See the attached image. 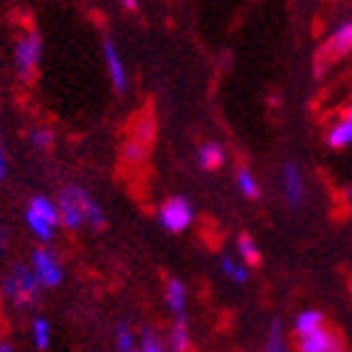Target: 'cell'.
<instances>
[{"mask_svg": "<svg viewBox=\"0 0 352 352\" xmlns=\"http://www.w3.org/2000/svg\"><path fill=\"white\" fill-rule=\"evenodd\" d=\"M41 282H38L36 272L28 264H15L10 274L3 282V294L13 302L18 309H28L38 302V292H41Z\"/></svg>", "mask_w": 352, "mask_h": 352, "instance_id": "6da1fadb", "label": "cell"}, {"mask_svg": "<svg viewBox=\"0 0 352 352\" xmlns=\"http://www.w3.org/2000/svg\"><path fill=\"white\" fill-rule=\"evenodd\" d=\"M41 56H43V38L36 28H28L15 43V71L21 76V81H33L41 66Z\"/></svg>", "mask_w": 352, "mask_h": 352, "instance_id": "7a4b0ae2", "label": "cell"}, {"mask_svg": "<svg viewBox=\"0 0 352 352\" xmlns=\"http://www.w3.org/2000/svg\"><path fill=\"white\" fill-rule=\"evenodd\" d=\"M279 191H282V199L287 201V206L292 209H300L307 201V179H305V171L297 162H285L282 164V171H279Z\"/></svg>", "mask_w": 352, "mask_h": 352, "instance_id": "3957f363", "label": "cell"}, {"mask_svg": "<svg viewBox=\"0 0 352 352\" xmlns=\"http://www.w3.org/2000/svg\"><path fill=\"white\" fill-rule=\"evenodd\" d=\"M159 224L171 234H182L194 224V206L186 197H169L159 206Z\"/></svg>", "mask_w": 352, "mask_h": 352, "instance_id": "277c9868", "label": "cell"}, {"mask_svg": "<svg viewBox=\"0 0 352 352\" xmlns=\"http://www.w3.org/2000/svg\"><path fill=\"white\" fill-rule=\"evenodd\" d=\"M294 352H347L345 340L338 330L332 327H320L312 335H305V338H297V345Z\"/></svg>", "mask_w": 352, "mask_h": 352, "instance_id": "5b68a950", "label": "cell"}, {"mask_svg": "<svg viewBox=\"0 0 352 352\" xmlns=\"http://www.w3.org/2000/svg\"><path fill=\"white\" fill-rule=\"evenodd\" d=\"M58 212H60V227L78 232L86 224V214L81 204V186H66L58 197Z\"/></svg>", "mask_w": 352, "mask_h": 352, "instance_id": "8992f818", "label": "cell"}, {"mask_svg": "<svg viewBox=\"0 0 352 352\" xmlns=\"http://www.w3.org/2000/svg\"><path fill=\"white\" fill-rule=\"evenodd\" d=\"M103 63H106V71H109L113 91L126 94V88H129V71H126V63L121 58L118 45L111 38H103Z\"/></svg>", "mask_w": 352, "mask_h": 352, "instance_id": "52a82bcc", "label": "cell"}, {"mask_svg": "<svg viewBox=\"0 0 352 352\" xmlns=\"http://www.w3.org/2000/svg\"><path fill=\"white\" fill-rule=\"evenodd\" d=\"M33 272L43 287H58L63 282V267H60L58 257L43 247L33 252Z\"/></svg>", "mask_w": 352, "mask_h": 352, "instance_id": "ba28073f", "label": "cell"}, {"mask_svg": "<svg viewBox=\"0 0 352 352\" xmlns=\"http://www.w3.org/2000/svg\"><path fill=\"white\" fill-rule=\"evenodd\" d=\"M324 53L330 58H345L352 53V18L342 21L330 30V36L324 41Z\"/></svg>", "mask_w": 352, "mask_h": 352, "instance_id": "9c48e42d", "label": "cell"}, {"mask_svg": "<svg viewBox=\"0 0 352 352\" xmlns=\"http://www.w3.org/2000/svg\"><path fill=\"white\" fill-rule=\"evenodd\" d=\"M164 297H166V307L174 315V320H186V305H189V294H186V285L182 279L171 277L164 287Z\"/></svg>", "mask_w": 352, "mask_h": 352, "instance_id": "30bf717a", "label": "cell"}, {"mask_svg": "<svg viewBox=\"0 0 352 352\" xmlns=\"http://www.w3.org/2000/svg\"><path fill=\"white\" fill-rule=\"evenodd\" d=\"M324 141L330 148H347L352 146V118L347 113H342L340 118H335L324 133Z\"/></svg>", "mask_w": 352, "mask_h": 352, "instance_id": "8fae6325", "label": "cell"}, {"mask_svg": "<svg viewBox=\"0 0 352 352\" xmlns=\"http://www.w3.org/2000/svg\"><path fill=\"white\" fill-rule=\"evenodd\" d=\"M327 324V320H324V312H320V309H302V312H297L292 320V335L294 338H305V335H312V332H317L320 327H324Z\"/></svg>", "mask_w": 352, "mask_h": 352, "instance_id": "7c38bea8", "label": "cell"}, {"mask_svg": "<svg viewBox=\"0 0 352 352\" xmlns=\"http://www.w3.org/2000/svg\"><path fill=\"white\" fill-rule=\"evenodd\" d=\"M197 162L204 171L221 169V166H224V162H227V148H224V144H219V141H206V144H201V146H199Z\"/></svg>", "mask_w": 352, "mask_h": 352, "instance_id": "4fadbf2b", "label": "cell"}, {"mask_svg": "<svg viewBox=\"0 0 352 352\" xmlns=\"http://www.w3.org/2000/svg\"><path fill=\"white\" fill-rule=\"evenodd\" d=\"M262 352H294L289 340H287V327L282 320H272L270 327H267V338H264Z\"/></svg>", "mask_w": 352, "mask_h": 352, "instance_id": "5bb4252c", "label": "cell"}, {"mask_svg": "<svg viewBox=\"0 0 352 352\" xmlns=\"http://www.w3.org/2000/svg\"><path fill=\"white\" fill-rule=\"evenodd\" d=\"M219 270L221 274L232 282V285H247L250 282V264L242 262V259L236 257H229V254H221L219 257Z\"/></svg>", "mask_w": 352, "mask_h": 352, "instance_id": "9a60e30c", "label": "cell"}, {"mask_svg": "<svg viewBox=\"0 0 352 352\" xmlns=\"http://www.w3.org/2000/svg\"><path fill=\"white\" fill-rule=\"evenodd\" d=\"M234 184L242 197H247V199L262 197V186H259L257 176H254V171H252L250 166H239V169L234 171Z\"/></svg>", "mask_w": 352, "mask_h": 352, "instance_id": "2e32d148", "label": "cell"}, {"mask_svg": "<svg viewBox=\"0 0 352 352\" xmlns=\"http://www.w3.org/2000/svg\"><path fill=\"white\" fill-rule=\"evenodd\" d=\"M171 352H189L191 347V332H189V322L186 320H174L169 330V340H166Z\"/></svg>", "mask_w": 352, "mask_h": 352, "instance_id": "e0dca14e", "label": "cell"}, {"mask_svg": "<svg viewBox=\"0 0 352 352\" xmlns=\"http://www.w3.org/2000/svg\"><path fill=\"white\" fill-rule=\"evenodd\" d=\"M236 254H239L242 262L250 264V267L262 262V250H259V244L254 242V236H250V234L236 236Z\"/></svg>", "mask_w": 352, "mask_h": 352, "instance_id": "ac0fdd59", "label": "cell"}, {"mask_svg": "<svg viewBox=\"0 0 352 352\" xmlns=\"http://www.w3.org/2000/svg\"><path fill=\"white\" fill-rule=\"evenodd\" d=\"M116 350L118 352H141L136 332H133V327L126 322V320L116 324Z\"/></svg>", "mask_w": 352, "mask_h": 352, "instance_id": "d6986e66", "label": "cell"}, {"mask_svg": "<svg viewBox=\"0 0 352 352\" xmlns=\"http://www.w3.org/2000/svg\"><path fill=\"white\" fill-rule=\"evenodd\" d=\"M81 204H83V214H86V224H91L94 229H103V224H106L103 209L96 204L94 197L86 189H81Z\"/></svg>", "mask_w": 352, "mask_h": 352, "instance_id": "ffe728a7", "label": "cell"}, {"mask_svg": "<svg viewBox=\"0 0 352 352\" xmlns=\"http://www.w3.org/2000/svg\"><path fill=\"white\" fill-rule=\"evenodd\" d=\"M139 347H141V352H171L169 345H166V342H164L154 330H148V327L146 330H141Z\"/></svg>", "mask_w": 352, "mask_h": 352, "instance_id": "44dd1931", "label": "cell"}, {"mask_svg": "<svg viewBox=\"0 0 352 352\" xmlns=\"http://www.w3.org/2000/svg\"><path fill=\"white\" fill-rule=\"evenodd\" d=\"M146 151H148V146L139 139H129L124 144V159L129 164H141L146 159Z\"/></svg>", "mask_w": 352, "mask_h": 352, "instance_id": "7402d4cb", "label": "cell"}, {"mask_svg": "<svg viewBox=\"0 0 352 352\" xmlns=\"http://www.w3.org/2000/svg\"><path fill=\"white\" fill-rule=\"evenodd\" d=\"M33 342H36L38 350H45L48 342H51V324L43 317H36L33 320Z\"/></svg>", "mask_w": 352, "mask_h": 352, "instance_id": "603a6c76", "label": "cell"}, {"mask_svg": "<svg viewBox=\"0 0 352 352\" xmlns=\"http://www.w3.org/2000/svg\"><path fill=\"white\" fill-rule=\"evenodd\" d=\"M154 133H156V124H154V118L151 116H141L139 121H136V126H133V139L144 141L146 146L151 144Z\"/></svg>", "mask_w": 352, "mask_h": 352, "instance_id": "cb8c5ba5", "label": "cell"}, {"mask_svg": "<svg viewBox=\"0 0 352 352\" xmlns=\"http://www.w3.org/2000/svg\"><path fill=\"white\" fill-rule=\"evenodd\" d=\"M30 144L36 148H48L53 144V133L48 129H33L30 131Z\"/></svg>", "mask_w": 352, "mask_h": 352, "instance_id": "d4e9b609", "label": "cell"}, {"mask_svg": "<svg viewBox=\"0 0 352 352\" xmlns=\"http://www.w3.org/2000/svg\"><path fill=\"white\" fill-rule=\"evenodd\" d=\"M8 174V162H6V151H3V141H0V179H6Z\"/></svg>", "mask_w": 352, "mask_h": 352, "instance_id": "484cf974", "label": "cell"}, {"mask_svg": "<svg viewBox=\"0 0 352 352\" xmlns=\"http://www.w3.org/2000/svg\"><path fill=\"white\" fill-rule=\"evenodd\" d=\"M8 236H10V232H8V229L0 224V252L8 250Z\"/></svg>", "mask_w": 352, "mask_h": 352, "instance_id": "4316f807", "label": "cell"}, {"mask_svg": "<svg viewBox=\"0 0 352 352\" xmlns=\"http://www.w3.org/2000/svg\"><path fill=\"white\" fill-rule=\"evenodd\" d=\"M118 3H121V8H124V10H129V13L139 10V0H118Z\"/></svg>", "mask_w": 352, "mask_h": 352, "instance_id": "83f0119b", "label": "cell"}, {"mask_svg": "<svg viewBox=\"0 0 352 352\" xmlns=\"http://www.w3.org/2000/svg\"><path fill=\"white\" fill-rule=\"evenodd\" d=\"M345 199L352 204V184H347V186H345Z\"/></svg>", "mask_w": 352, "mask_h": 352, "instance_id": "f1b7e54d", "label": "cell"}, {"mask_svg": "<svg viewBox=\"0 0 352 352\" xmlns=\"http://www.w3.org/2000/svg\"><path fill=\"white\" fill-rule=\"evenodd\" d=\"M0 352H15V350L10 345H8V342H0Z\"/></svg>", "mask_w": 352, "mask_h": 352, "instance_id": "f546056e", "label": "cell"}, {"mask_svg": "<svg viewBox=\"0 0 352 352\" xmlns=\"http://www.w3.org/2000/svg\"><path fill=\"white\" fill-rule=\"evenodd\" d=\"M345 113H347V116L352 118V106H347V111H345Z\"/></svg>", "mask_w": 352, "mask_h": 352, "instance_id": "4dcf8cb0", "label": "cell"}]
</instances>
